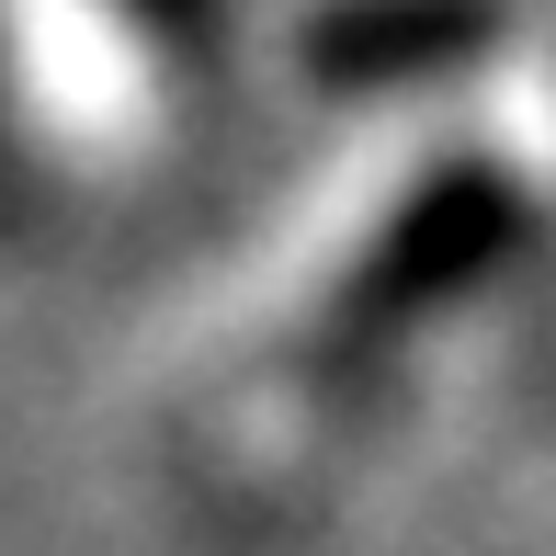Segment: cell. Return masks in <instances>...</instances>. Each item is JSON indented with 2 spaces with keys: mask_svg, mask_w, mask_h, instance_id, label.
I'll return each instance as SVG.
<instances>
[{
  "mask_svg": "<svg viewBox=\"0 0 556 556\" xmlns=\"http://www.w3.org/2000/svg\"><path fill=\"white\" fill-rule=\"evenodd\" d=\"M103 12H114L137 46H160V58L205 68V58H216V23H227V0H103Z\"/></svg>",
  "mask_w": 556,
  "mask_h": 556,
  "instance_id": "cell-3",
  "label": "cell"
},
{
  "mask_svg": "<svg viewBox=\"0 0 556 556\" xmlns=\"http://www.w3.org/2000/svg\"><path fill=\"white\" fill-rule=\"evenodd\" d=\"M511 0H318L307 12V80L330 91H397L489 58Z\"/></svg>",
  "mask_w": 556,
  "mask_h": 556,
  "instance_id": "cell-2",
  "label": "cell"
},
{
  "mask_svg": "<svg viewBox=\"0 0 556 556\" xmlns=\"http://www.w3.org/2000/svg\"><path fill=\"white\" fill-rule=\"evenodd\" d=\"M511 250H522V182L489 160V148H454V160H432V170L387 205V227L364 239V262L341 273L330 341H341V352H387L397 330L466 307Z\"/></svg>",
  "mask_w": 556,
  "mask_h": 556,
  "instance_id": "cell-1",
  "label": "cell"
}]
</instances>
